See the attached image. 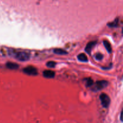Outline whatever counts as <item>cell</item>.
I'll list each match as a JSON object with an SVG mask.
<instances>
[{
	"label": "cell",
	"mask_w": 123,
	"mask_h": 123,
	"mask_svg": "<svg viewBox=\"0 0 123 123\" xmlns=\"http://www.w3.org/2000/svg\"><path fill=\"white\" fill-rule=\"evenodd\" d=\"M14 56L18 60L20 61H26L30 58V54L26 52H17L14 54Z\"/></svg>",
	"instance_id": "obj_1"
},
{
	"label": "cell",
	"mask_w": 123,
	"mask_h": 123,
	"mask_svg": "<svg viewBox=\"0 0 123 123\" xmlns=\"http://www.w3.org/2000/svg\"><path fill=\"white\" fill-rule=\"evenodd\" d=\"M108 82L106 80H100V81H97L96 83H94L93 85H92V90L93 91H98V90H102L104 88L108 85Z\"/></svg>",
	"instance_id": "obj_2"
},
{
	"label": "cell",
	"mask_w": 123,
	"mask_h": 123,
	"mask_svg": "<svg viewBox=\"0 0 123 123\" xmlns=\"http://www.w3.org/2000/svg\"><path fill=\"white\" fill-rule=\"evenodd\" d=\"M101 103L104 108H108L110 104V98L109 96L105 93H102L100 96Z\"/></svg>",
	"instance_id": "obj_3"
},
{
	"label": "cell",
	"mask_w": 123,
	"mask_h": 123,
	"mask_svg": "<svg viewBox=\"0 0 123 123\" xmlns=\"http://www.w3.org/2000/svg\"><path fill=\"white\" fill-rule=\"evenodd\" d=\"M24 72L30 75H37L38 74L37 70L32 66H29L24 68Z\"/></svg>",
	"instance_id": "obj_4"
},
{
	"label": "cell",
	"mask_w": 123,
	"mask_h": 123,
	"mask_svg": "<svg viewBox=\"0 0 123 123\" xmlns=\"http://www.w3.org/2000/svg\"><path fill=\"white\" fill-rule=\"evenodd\" d=\"M96 42L94 41H92V42H90L86 44V48H85V52L88 54H90L91 52V50L93 48V47L96 45Z\"/></svg>",
	"instance_id": "obj_5"
},
{
	"label": "cell",
	"mask_w": 123,
	"mask_h": 123,
	"mask_svg": "<svg viewBox=\"0 0 123 123\" xmlns=\"http://www.w3.org/2000/svg\"><path fill=\"white\" fill-rule=\"evenodd\" d=\"M43 76L46 78H53L55 76V72L51 70H44L43 72Z\"/></svg>",
	"instance_id": "obj_6"
},
{
	"label": "cell",
	"mask_w": 123,
	"mask_h": 123,
	"mask_svg": "<svg viewBox=\"0 0 123 123\" xmlns=\"http://www.w3.org/2000/svg\"><path fill=\"white\" fill-rule=\"evenodd\" d=\"M7 67H8L10 69H17L19 67V65L16 63H14V62H8L6 64Z\"/></svg>",
	"instance_id": "obj_7"
},
{
	"label": "cell",
	"mask_w": 123,
	"mask_h": 123,
	"mask_svg": "<svg viewBox=\"0 0 123 123\" xmlns=\"http://www.w3.org/2000/svg\"><path fill=\"white\" fill-rule=\"evenodd\" d=\"M78 59L79 61H82V62H86L88 61V58L86 56L85 54L82 53V54H79L78 55Z\"/></svg>",
	"instance_id": "obj_8"
},
{
	"label": "cell",
	"mask_w": 123,
	"mask_h": 123,
	"mask_svg": "<svg viewBox=\"0 0 123 123\" xmlns=\"http://www.w3.org/2000/svg\"><path fill=\"white\" fill-rule=\"evenodd\" d=\"M54 52L58 55H65L67 54V51L62 49H55L54 50Z\"/></svg>",
	"instance_id": "obj_9"
},
{
	"label": "cell",
	"mask_w": 123,
	"mask_h": 123,
	"mask_svg": "<svg viewBox=\"0 0 123 123\" xmlns=\"http://www.w3.org/2000/svg\"><path fill=\"white\" fill-rule=\"evenodd\" d=\"M103 44H104V46H105V48L106 49V50H108V52H112V48L111 45L110 43H109L108 41L107 40H104L103 41Z\"/></svg>",
	"instance_id": "obj_10"
},
{
	"label": "cell",
	"mask_w": 123,
	"mask_h": 123,
	"mask_svg": "<svg viewBox=\"0 0 123 123\" xmlns=\"http://www.w3.org/2000/svg\"><path fill=\"white\" fill-rule=\"evenodd\" d=\"M118 22H119V19L118 18H117L115 19V20L114 21L112 22L109 23L108 24V25L110 27H116L118 25Z\"/></svg>",
	"instance_id": "obj_11"
},
{
	"label": "cell",
	"mask_w": 123,
	"mask_h": 123,
	"mask_svg": "<svg viewBox=\"0 0 123 123\" xmlns=\"http://www.w3.org/2000/svg\"><path fill=\"white\" fill-rule=\"evenodd\" d=\"M55 65H56V63L54 61H49L46 64V66L50 68H54V67H55Z\"/></svg>",
	"instance_id": "obj_12"
},
{
	"label": "cell",
	"mask_w": 123,
	"mask_h": 123,
	"mask_svg": "<svg viewBox=\"0 0 123 123\" xmlns=\"http://www.w3.org/2000/svg\"><path fill=\"white\" fill-rule=\"evenodd\" d=\"M95 57H96V60H99L100 61V60H102V59H103V56L102 54H100V53H97V54H96V55H95Z\"/></svg>",
	"instance_id": "obj_13"
},
{
	"label": "cell",
	"mask_w": 123,
	"mask_h": 123,
	"mask_svg": "<svg viewBox=\"0 0 123 123\" xmlns=\"http://www.w3.org/2000/svg\"><path fill=\"white\" fill-rule=\"evenodd\" d=\"M93 84L94 82L92 79H90V78L87 79V80H86V85H87L88 86H91L93 85Z\"/></svg>",
	"instance_id": "obj_14"
}]
</instances>
